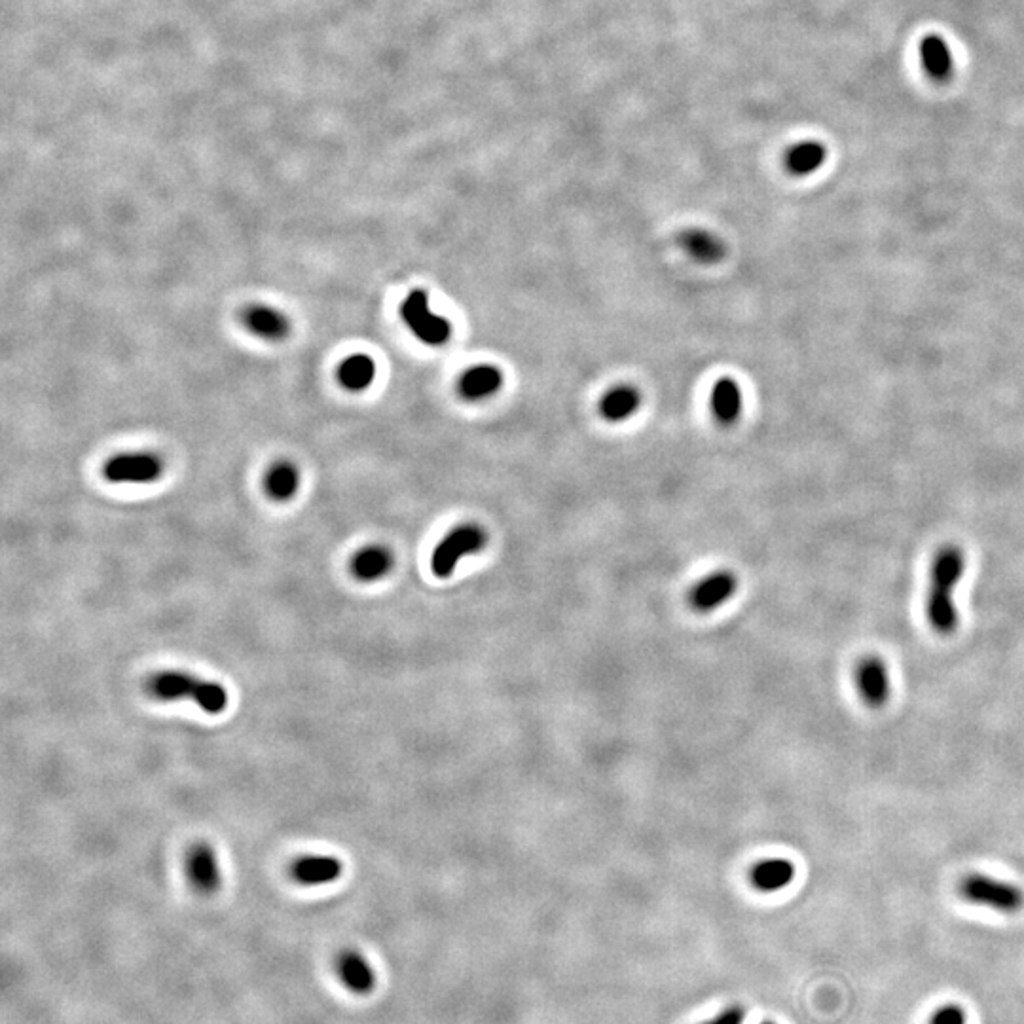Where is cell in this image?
Listing matches in <instances>:
<instances>
[{
  "mask_svg": "<svg viewBox=\"0 0 1024 1024\" xmlns=\"http://www.w3.org/2000/svg\"><path fill=\"white\" fill-rule=\"evenodd\" d=\"M966 571V554L956 545H945L937 550L930 571V586L926 596V619L939 636H952L960 626V611L954 600V590L960 585Z\"/></svg>",
  "mask_w": 1024,
  "mask_h": 1024,
  "instance_id": "6da1fadb",
  "label": "cell"
},
{
  "mask_svg": "<svg viewBox=\"0 0 1024 1024\" xmlns=\"http://www.w3.org/2000/svg\"><path fill=\"white\" fill-rule=\"evenodd\" d=\"M147 689L158 700L190 698L211 715L222 714L228 708V693L220 683L184 672H160L148 679Z\"/></svg>",
  "mask_w": 1024,
  "mask_h": 1024,
  "instance_id": "7a4b0ae2",
  "label": "cell"
},
{
  "mask_svg": "<svg viewBox=\"0 0 1024 1024\" xmlns=\"http://www.w3.org/2000/svg\"><path fill=\"white\" fill-rule=\"evenodd\" d=\"M958 892L968 903L988 907L1004 915H1017L1024 907V892L1019 886L981 873L962 878Z\"/></svg>",
  "mask_w": 1024,
  "mask_h": 1024,
  "instance_id": "3957f363",
  "label": "cell"
},
{
  "mask_svg": "<svg viewBox=\"0 0 1024 1024\" xmlns=\"http://www.w3.org/2000/svg\"><path fill=\"white\" fill-rule=\"evenodd\" d=\"M401 313H403L404 323L408 325V329L412 330L427 346H444L450 340V336H452L450 323L444 317L431 311L429 296L425 291L418 289V291L408 294Z\"/></svg>",
  "mask_w": 1024,
  "mask_h": 1024,
  "instance_id": "277c9868",
  "label": "cell"
},
{
  "mask_svg": "<svg viewBox=\"0 0 1024 1024\" xmlns=\"http://www.w3.org/2000/svg\"><path fill=\"white\" fill-rule=\"evenodd\" d=\"M486 541H488V535L480 526H476V524L459 526L450 535H446V539L433 552V560H431L433 573L440 579L450 577L452 571L458 566L459 560L463 556L480 552L484 549Z\"/></svg>",
  "mask_w": 1024,
  "mask_h": 1024,
  "instance_id": "5b68a950",
  "label": "cell"
},
{
  "mask_svg": "<svg viewBox=\"0 0 1024 1024\" xmlns=\"http://www.w3.org/2000/svg\"><path fill=\"white\" fill-rule=\"evenodd\" d=\"M856 687L861 702L869 710H880L890 702L892 681L886 662L877 655H867L856 666Z\"/></svg>",
  "mask_w": 1024,
  "mask_h": 1024,
  "instance_id": "8992f818",
  "label": "cell"
},
{
  "mask_svg": "<svg viewBox=\"0 0 1024 1024\" xmlns=\"http://www.w3.org/2000/svg\"><path fill=\"white\" fill-rule=\"evenodd\" d=\"M162 475V461L150 454H124L110 459L105 465V476L110 482L147 484Z\"/></svg>",
  "mask_w": 1024,
  "mask_h": 1024,
  "instance_id": "52a82bcc",
  "label": "cell"
},
{
  "mask_svg": "<svg viewBox=\"0 0 1024 1024\" xmlns=\"http://www.w3.org/2000/svg\"><path fill=\"white\" fill-rule=\"evenodd\" d=\"M188 875L202 894H215L220 888V867L215 850L207 842H198L188 854Z\"/></svg>",
  "mask_w": 1024,
  "mask_h": 1024,
  "instance_id": "ba28073f",
  "label": "cell"
},
{
  "mask_svg": "<svg viewBox=\"0 0 1024 1024\" xmlns=\"http://www.w3.org/2000/svg\"><path fill=\"white\" fill-rule=\"evenodd\" d=\"M503 385V374L492 365H478L469 368L459 380V395L465 401H484L495 395Z\"/></svg>",
  "mask_w": 1024,
  "mask_h": 1024,
  "instance_id": "9c48e42d",
  "label": "cell"
},
{
  "mask_svg": "<svg viewBox=\"0 0 1024 1024\" xmlns=\"http://www.w3.org/2000/svg\"><path fill=\"white\" fill-rule=\"evenodd\" d=\"M344 873V865L332 856H308L294 861L293 877L304 886H323L336 882Z\"/></svg>",
  "mask_w": 1024,
  "mask_h": 1024,
  "instance_id": "30bf717a",
  "label": "cell"
},
{
  "mask_svg": "<svg viewBox=\"0 0 1024 1024\" xmlns=\"http://www.w3.org/2000/svg\"><path fill=\"white\" fill-rule=\"evenodd\" d=\"M736 585V577L729 571H719L710 575L700 585L695 586L691 594L693 607L698 611H712L731 598L736 592Z\"/></svg>",
  "mask_w": 1024,
  "mask_h": 1024,
  "instance_id": "8fae6325",
  "label": "cell"
},
{
  "mask_svg": "<svg viewBox=\"0 0 1024 1024\" xmlns=\"http://www.w3.org/2000/svg\"><path fill=\"white\" fill-rule=\"evenodd\" d=\"M918 52H920L922 67L926 73L930 74L932 80L947 82L951 78L954 63H952L951 48L945 42V38L939 37V35H928V37L922 38Z\"/></svg>",
  "mask_w": 1024,
  "mask_h": 1024,
  "instance_id": "7c38bea8",
  "label": "cell"
},
{
  "mask_svg": "<svg viewBox=\"0 0 1024 1024\" xmlns=\"http://www.w3.org/2000/svg\"><path fill=\"white\" fill-rule=\"evenodd\" d=\"M338 973L353 994H368L376 987V975L365 956L357 951H344L338 960Z\"/></svg>",
  "mask_w": 1024,
  "mask_h": 1024,
  "instance_id": "4fadbf2b",
  "label": "cell"
},
{
  "mask_svg": "<svg viewBox=\"0 0 1024 1024\" xmlns=\"http://www.w3.org/2000/svg\"><path fill=\"white\" fill-rule=\"evenodd\" d=\"M795 878V863L784 858L759 861L751 869V884L761 892H778Z\"/></svg>",
  "mask_w": 1024,
  "mask_h": 1024,
  "instance_id": "5bb4252c",
  "label": "cell"
},
{
  "mask_svg": "<svg viewBox=\"0 0 1024 1024\" xmlns=\"http://www.w3.org/2000/svg\"><path fill=\"white\" fill-rule=\"evenodd\" d=\"M827 160V148L818 141H803L789 148L784 158L786 169L795 177H806L816 173Z\"/></svg>",
  "mask_w": 1024,
  "mask_h": 1024,
  "instance_id": "9a60e30c",
  "label": "cell"
},
{
  "mask_svg": "<svg viewBox=\"0 0 1024 1024\" xmlns=\"http://www.w3.org/2000/svg\"><path fill=\"white\" fill-rule=\"evenodd\" d=\"M640 391L632 385H619L607 391L600 403V414L607 421H622L630 418L640 408Z\"/></svg>",
  "mask_w": 1024,
  "mask_h": 1024,
  "instance_id": "2e32d148",
  "label": "cell"
},
{
  "mask_svg": "<svg viewBox=\"0 0 1024 1024\" xmlns=\"http://www.w3.org/2000/svg\"><path fill=\"white\" fill-rule=\"evenodd\" d=\"M679 245L700 264H714L725 256V245L704 230H685L679 236Z\"/></svg>",
  "mask_w": 1024,
  "mask_h": 1024,
  "instance_id": "e0dca14e",
  "label": "cell"
},
{
  "mask_svg": "<svg viewBox=\"0 0 1024 1024\" xmlns=\"http://www.w3.org/2000/svg\"><path fill=\"white\" fill-rule=\"evenodd\" d=\"M712 410L721 423L731 425L742 412V393L731 378H721L712 389Z\"/></svg>",
  "mask_w": 1024,
  "mask_h": 1024,
  "instance_id": "ac0fdd59",
  "label": "cell"
},
{
  "mask_svg": "<svg viewBox=\"0 0 1024 1024\" xmlns=\"http://www.w3.org/2000/svg\"><path fill=\"white\" fill-rule=\"evenodd\" d=\"M243 321L255 334L262 336V338H268V340H281L289 332L287 319L281 313L270 310V308L253 306V308L245 311Z\"/></svg>",
  "mask_w": 1024,
  "mask_h": 1024,
  "instance_id": "d6986e66",
  "label": "cell"
},
{
  "mask_svg": "<svg viewBox=\"0 0 1024 1024\" xmlns=\"http://www.w3.org/2000/svg\"><path fill=\"white\" fill-rule=\"evenodd\" d=\"M393 566V556L384 547H368L353 558V575L359 581H376Z\"/></svg>",
  "mask_w": 1024,
  "mask_h": 1024,
  "instance_id": "ffe728a7",
  "label": "cell"
},
{
  "mask_svg": "<svg viewBox=\"0 0 1024 1024\" xmlns=\"http://www.w3.org/2000/svg\"><path fill=\"white\" fill-rule=\"evenodd\" d=\"M374 376H376V365L366 355L349 357L338 370L340 384L349 391H363L374 382Z\"/></svg>",
  "mask_w": 1024,
  "mask_h": 1024,
  "instance_id": "44dd1931",
  "label": "cell"
},
{
  "mask_svg": "<svg viewBox=\"0 0 1024 1024\" xmlns=\"http://www.w3.org/2000/svg\"><path fill=\"white\" fill-rule=\"evenodd\" d=\"M298 473L291 463H277L266 478V490L277 501H287L296 494Z\"/></svg>",
  "mask_w": 1024,
  "mask_h": 1024,
  "instance_id": "7402d4cb",
  "label": "cell"
},
{
  "mask_svg": "<svg viewBox=\"0 0 1024 1024\" xmlns=\"http://www.w3.org/2000/svg\"><path fill=\"white\" fill-rule=\"evenodd\" d=\"M932 1024H966V1015L960 1007H943L933 1015Z\"/></svg>",
  "mask_w": 1024,
  "mask_h": 1024,
  "instance_id": "603a6c76",
  "label": "cell"
},
{
  "mask_svg": "<svg viewBox=\"0 0 1024 1024\" xmlns=\"http://www.w3.org/2000/svg\"><path fill=\"white\" fill-rule=\"evenodd\" d=\"M746 1021V1009L740 1006H731L723 1009L714 1019L704 1024H744Z\"/></svg>",
  "mask_w": 1024,
  "mask_h": 1024,
  "instance_id": "cb8c5ba5",
  "label": "cell"
},
{
  "mask_svg": "<svg viewBox=\"0 0 1024 1024\" xmlns=\"http://www.w3.org/2000/svg\"><path fill=\"white\" fill-rule=\"evenodd\" d=\"M763 1024H774V1023H763Z\"/></svg>",
  "mask_w": 1024,
  "mask_h": 1024,
  "instance_id": "d4e9b609",
  "label": "cell"
}]
</instances>
